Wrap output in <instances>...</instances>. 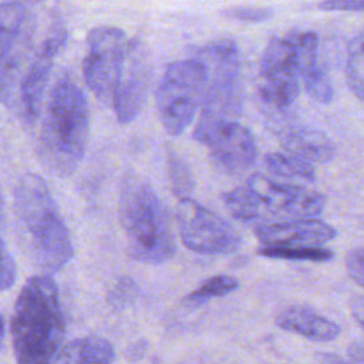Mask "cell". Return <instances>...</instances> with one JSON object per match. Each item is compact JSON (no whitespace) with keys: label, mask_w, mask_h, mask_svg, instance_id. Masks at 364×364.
Listing matches in <instances>:
<instances>
[{"label":"cell","mask_w":364,"mask_h":364,"mask_svg":"<svg viewBox=\"0 0 364 364\" xmlns=\"http://www.w3.org/2000/svg\"><path fill=\"white\" fill-rule=\"evenodd\" d=\"M14 215L30 260L44 273L61 270L74 255L58 206L36 173L23 175L14 186Z\"/></svg>","instance_id":"cell-1"},{"label":"cell","mask_w":364,"mask_h":364,"mask_svg":"<svg viewBox=\"0 0 364 364\" xmlns=\"http://www.w3.org/2000/svg\"><path fill=\"white\" fill-rule=\"evenodd\" d=\"M10 331L18 363H53L63 346L65 320L58 287L51 276H31L21 287L11 314Z\"/></svg>","instance_id":"cell-2"},{"label":"cell","mask_w":364,"mask_h":364,"mask_svg":"<svg viewBox=\"0 0 364 364\" xmlns=\"http://www.w3.org/2000/svg\"><path fill=\"white\" fill-rule=\"evenodd\" d=\"M90 112L82 90L68 77L60 78L50 94L38 134L37 154L54 176L71 175L84 158Z\"/></svg>","instance_id":"cell-3"},{"label":"cell","mask_w":364,"mask_h":364,"mask_svg":"<svg viewBox=\"0 0 364 364\" xmlns=\"http://www.w3.org/2000/svg\"><path fill=\"white\" fill-rule=\"evenodd\" d=\"M119 222L128 253L139 262L158 264L175 255V242L168 213L144 181L129 176L119 192Z\"/></svg>","instance_id":"cell-4"},{"label":"cell","mask_w":364,"mask_h":364,"mask_svg":"<svg viewBox=\"0 0 364 364\" xmlns=\"http://www.w3.org/2000/svg\"><path fill=\"white\" fill-rule=\"evenodd\" d=\"M198 58L206 65L208 80L200 117L193 129L196 141L213 125L236 121L242 111L240 58L236 44L230 40L210 43Z\"/></svg>","instance_id":"cell-5"},{"label":"cell","mask_w":364,"mask_h":364,"mask_svg":"<svg viewBox=\"0 0 364 364\" xmlns=\"http://www.w3.org/2000/svg\"><path fill=\"white\" fill-rule=\"evenodd\" d=\"M206 65L200 58L169 64L156 88V108L171 135L182 134L193 121L206 90Z\"/></svg>","instance_id":"cell-6"},{"label":"cell","mask_w":364,"mask_h":364,"mask_svg":"<svg viewBox=\"0 0 364 364\" xmlns=\"http://www.w3.org/2000/svg\"><path fill=\"white\" fill-rule=\"evenodd\" d=\"M87 43L82 63L85 84L101 104L112 107L128 47L125 34L117 27H95L88 31Z\"/></svg>","instance_id":"cell-7"},{"label":"cell","mask_w":364,"mask_h":364,"mask_svg":"<svg viewBox=\"0 0 364 364\" xmlns=\"http://www.w3.org/2000/svg\"><path fill=\"white\" fill-rule=\"evenodd\" d=\"M182 243L203 255H228L240 246L237 232L219 215L189 198H182L176 210Z\"/></svg>","instance_id":"cell-8"},{"label":"cell","mask_w":364,"mask_h":364,"mask_svg":"<svg viewBox=\"0 0 364 364\" xmlns=\"http://www.w3.org/2000/svg\"><path fill=\"white\" fill-rule=\"evenodd\" d=\"M299 60L290 36L270 40L257 74L260 97L277 108H289L299 95Z\"/></svg>","instance_id":"cell-9"},{"label":"cell","mask_w":364,"mask_h":364,"mask_svg":"<svg viewBox=\"0 0 364 364\" xmlns=\"http://www.w3.org/2000/svg\"><path fill=\"white\" fill-rule=\"evenodd\" d=\"M246 185L256 195L263 218L274 215L280 218H310L324 209V198L317 192L301 186L276 183L263 175H252Z\"/></svg>","instance_id":"cell-10"},{"label":"cell","mask_w":364,"mask_h":364,"mask_svg":"<svg viewBox=\"0 0 364 364\" xmlns=\"http://www.w3.org/2000/svg\"><path fill=\"white\" fill-rule=\"evenodd\" d=\"M199 142L209 148L213 162L230 175L245 172L256 159L253 134L236 121H225L209 128Z\"/></svg>","instance_id":"cell-11"},{"label":"cell","mask_w":364,"mask_h":364,"mask_svg":"<svg viewBox=\"0 0 364 364\" xmlns=\"http://www.w3.org/2000/svg\"><path fill=\"white\" fill-rule=\"evenodd\" d=\"M149 82L151 67L144 50L138 43H128L112 102V109L121 124H129L139 115L146 101Z\"/></svg>","instance_id":"cell-12"},{"label":"cell","mask_w":364,"mask_h":364,"mask_svg":"<svg viewBox=\"0 0 364 364\" xmlns=\"http://www.w3.org/2000/svg\"><path fill=\"white\" fill-rule=\"evenodd\" d=\"M65 37L67 34L63 28H53L41 43L33 63L23 74L18 91V108L21 118L28 124L40 115L53 63L64 46Z\"/></svg>","instance_id":"cell-13"},{"label":"cell","mask_w":364,"mask_h":364,"mask_svg":"<svg viewBox=\"0 0 364 364\" xmlns=\"http://www.w3.org/2000/svg\"><path fill=\"white\" fill-rule=\"evenodd\" d=\"M256 235L264 246H314L331 240L336 230L323 220L299 218L260 226Z\"/></svg>","instance_id":"cell-14"},{"label":"cell","mask_w":364,"mask_h":364,"mask_svg":"<svg viewBox=\"0 0 364 364\" xmlns=\"http://www.w3.org/2000/svg\"><path fill=\"white\" fill-rule=\"evenodd\" d=\"M299 60L300 78L306 92L321 104H328L333 100V85L328 75L318 63L317 36L311 31L289 34Z\"/></svg>","instance_id":"cell-15"},{"label":"cell","mask_w":364,"mask_h":364,"mask_svg":"<svg viewBox=\"0 0 364 364\" xmlns=\"http://www.w3.org/2000/svg\"><path fill=\"white\" fill-rule=\"evenodd\" d=\"M276 324L286 331L316 341H330L340 334V327L334 321L306 306L287 307L277 316Z\"/></svg>","instance_id":"cell-16"},{"label":"cell","mask_w":364,"mask_h":364,"mask_svg":"<svg viewBox=\"0 0 364 364\" xmlns=\"http://www.w3.org/2000/svg\"><path fill=\"white\" fill-rule=\"evenodd\" d=\"M112 344L101 336H87L63 344L53 363H112Z\"/></svg>","instance_id":"cell-17"},{"label":"cell","mask_w":364,"mask_h":364,"mask_svg":"<svg viewBox=\"0 0 364 364\" xmlns=\"http://www.w3.org/2000/svg\"><path fill=\"white\" fill-rule=\"evenodd\" d=\"M283 146L287 152L313 162H328L333 159L336 149L333 142L320 131L296 129L283 138Z\"/></svg>","instance_id":"cell-18"},{"label":"cell","mask_w":364,"mask_h":364,"mask_svg":"<svg viewBox=\"0 0 364 364\" xmlns=\"http://www.w3.org/2000/svg\"><path fill=\"white\" fill-rule=\"evenodd\" d=\"M264 164L277 176L286 179H300V181H314V168L303 158L293 154H279L272 152L264 156Z\"/></svg>","instance_id":"cell-19"},{"label":"cell","mask_w":364,"mask_h":364,"mask_svg":"<svg viewBox=\"0 0 364 364\" xmlns=\"http://www.w3.org/2000/svg\"><path fill=\"white\" fill-rule=\"evenodd\" d=\"M346 78L353 94L364 100V28L355 34L348 44Z\"/></svg>","instance_id":"cell-20"},{"label":"cell","mask_w":364,"mask_h":364,"mask_svg":"<svg viewBox=\"0 0 364 364\" xmlns=\"http://www.w3.org/2000/svg\"><path fill=\"white\" fill-rule=\"evenodd\" d=\"M223 200L229 212L236 219H240L243 222L263 219L260 203L253 191L247 185L226 192L223 195Z\"/></svg>","instance_id":"cell-21"},{"label":"cell","mask_w":364,"mask_h":364,"mask_svg":"<svg viewBox=\"0 0 364 364\" xmlns=\"http://www.w3.org/2000/svg\"><path fill=\"white\" fill-rule=\"evenodd\" d=\"M24 18L26 13L20 4H0V63L20 33Z\"/></svg>","instance_id":"cell-22"},{"label":"cell","mask_w":364,"mask_h":364,"mask_svg":"<svg viewBox=\"0 0 364 364\" xmlns=\"http://www.w3.org/2000/svg\"><path fill=\"white\" fill-rule=\"evenodd\" d=\"M259 255L273 259L311 262H327L334 257L330 249L316 246H264L259 250Z\"/></svg>","instance_id":"cell-23"},{"label":"cell","mask_w":364,"mask_h":364,"mask_svg":"<svg viewBox=\"0 0 364 364\" xmlns=\"http://www.w3.org/2000/svg\"><path fill=\"white\" fill-rule=\"evenodd\" d=\"M239 287V282L233 276L219 274L205 280L196 290L191 291L185 297L186 304H203L210 299L226 296Z\"/></svg>","instance_id":"cell-24"},{"label":"cell","mask_w":364,"mask_h":364,"mask_svg":"<svg viewBox=\"0 0 364 364\" xmlns=\"http://www.w3.org/2000/svg\"><path fill=\"white\" fill-rule=\"evenodd\" d=\"M136 283L129 277H121L109 290L108 303L112 309H124L136 299Z\"/></svg>","instance_id":"cell-25"},{"label":"cell","mask_w":364,"mask_h":364,"mask_svg":"<svg viewBox=\"0 0 364 364\" xmlns=\"http://www.w3.org/2000/svg\"><path fill=\"white\" fill-rule=\"evenodd\" d=\"M223 14L239 21L260 23L272 18L273 10L269 7H235V9L225 10Z\"/></svg>","instance_id":"cell-26"},{"label":"cell","mask_w":364,"mask_h":364,"mask_svg":"<svg viewBox=\"0 0 364 364\" xmlns=\"http://www.w3.org/2000/svg\"><path fill=\"white\" fill-rule=\"evenodd\" d=\"M16 280V263L0 236V291L7 290Z\"/></svg>","instance_id":"cell-27"},{"label":"cell","mask_w":364,"mask_h":364,"mask_svg":"<svg viewBox=\"0 0 364 364\" xmlns=\"http://www.w3.org/2000/svg\"><path fill=\"white\" fill-rule=\"evenodd\" d=\"M169 176L175 192H189L192 189V179L188 168L179 158L169 159Z\"/></svg>","instance_id":"cell-28"},{"label":"cell","mask_w":364,"mask_h":364,"mask_svg":"<svg viewBox=\"0 0 364 364\" xmlns=\"http://www.w3.org/2000/svg\"><path fill=\"white\" fill-rule=\"evenodd\" d=\"M346 267L348 276L364 289V247L353 249L346 257Z\"/></svg>","instance_id":"cell-29"},{"label":"cell","mask_w":364,"mask_h":364,"mask_svg":"<svg viewBox=\"0 0 364 364\" xmlns=\"http://www.w3.org/2000/svg\"><path fill=\"white\" fill-rule=\"evenodd\" d=\"M318 9L327 11H364V0H323Z\"/></svg>","instance_id":"cell-30"},{"label":"cell","mask_w":364,"mask_h":364,"mask_svg":"<svg viewBox=\"0 0 364 364\" xmlns=\"http://www.w3.org/2000/svg\"><path fill=\"white\" fill-rule=\"evenodd\" d=\"M351 311L355 320L364 326V294H360L353 299L351 301Z\"/></svg>","instance_id":"cell-31"},{"label":"cell","mask_w":364,"mask_h":364,"mask_svg":"<svg viewBox=\"0 0 364 364\" xmlns=\"http://www.w3.org/2000/svg\"><path fill=\"white\" fill-rule=\"evenodd\" d=\"M348 355L353 361H364V340L353 343L348 348Z\"/></svg>","instance_id":"cell-32"},{"label":"cell","mask_w":364,"mask_h":364,"mask_svg":"<svg viewBox=\"0 0 364 364\" xmlns=\"http://www.w3.org/2000/svg\"><path fill=\"white\" fill-rule=\"evenodd\" d=\"M3 340H4V320H3V317L0 314V348L3 346Z\"/></svg>","instance_id":"cell-33"},{"label":"cell","mask_w":364,"mask_h":364,"mask_svg":"<svg viewBox=\"0 0 364 364\" xmlns=\"http://www.w3.org/2000/svg\"><path fill=\"white\" fill-rule=\"evenodd\" d=\"M3 208H4V202H3V196H1V192H0V216L3 215Z\"/></svg>","instance_id":"cell-34"}]
</instances>
